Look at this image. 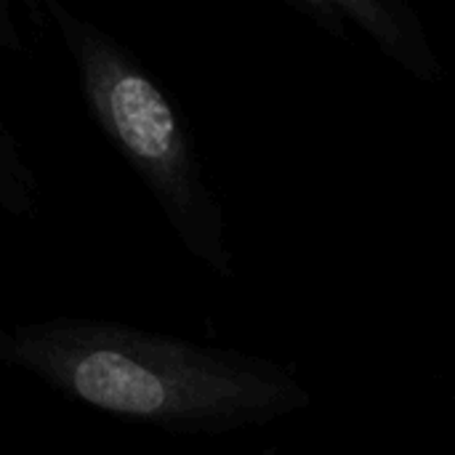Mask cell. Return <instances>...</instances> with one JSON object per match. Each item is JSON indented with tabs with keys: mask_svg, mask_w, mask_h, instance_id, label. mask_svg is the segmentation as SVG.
<instances>
[{
	"mask_svg": "<svg viewBox=\"0 0 455 455\" xmlns=\"http://www.w3.org/2000/svg\"><path fill=\"white\" fill-rule=\"evenodd\" d=\"M0 211L11 219H32L37 211V176L21 139L0 115Z\"/></svg>",
	"mask_w": 455,
	"mask_h": 455,
	"instance_id": "cell-3",
	"label": "cell"
},
{
	"mask_svg": "<svg viewBox=\"0 0 455 455\" xmlns=\"http://www.w3.org/2000/svg\"><path fill=\"white\" fill-rule=\"evenodd\" d=\"M75 64L77 91L96 131L149 187L195 245L213 224L189 123L157 75L117 37L61 0H43Z\"/></svg>",
	"mask_w": 455,
	"mask_h": 455,
	"instance_id": "cell-1",
	"label": "cell"
},
{
	"mask_svg": "<svg viewBox=\"0 0 455 455\" xmlns=\"http://www.w3.org/2000/svg\"><path fill=\"white\" fill-rule=\"evenodd\" d=\"M339 40L352 29L371 37L384 56L421 83H437L443 64L411 0H283Z\"/></svg>",
	"mask_w": 455,
	"mask_h": 455,
	"instance_id": "cell-2",
	"label": "cell"
},
{
	"mask_svg": "<svg viewBox=\"0 0 455 455\" xmlns=\"http://www.w3.org/2000/svg\"><path fill=\"white\" fill-rule=\"evenodd\" d=\"M0 48L3 51H11V53L24 51V40H21L19 24L13 19L11 0H0Z\"/></svg>",
	"mask_w": 455,
	"mask_h": 455,
	"instance_id": "cell-4",
	"label": "cell"
}]
</instances>
